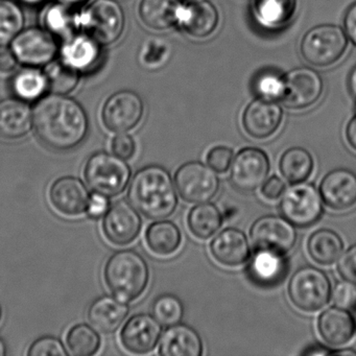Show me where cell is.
<instances>
[{
    "mask_svg": "<svg viewBox=\"0 0 356 356\" xmlns=\"http://www.w3.org/2000/svg\"><path fill=\"white\" fill-rule=\"evenodd\" d=\"M33 126L38 138L49 149L70 151L88 133V118L82 106L62 95L43 97L33 112Z\"/></svg>",
    "mask_w": 356,
    "mask_h": 356,
    "instance_id": "cell-1",
    "label": "cell"
},
{
    "mask_svg": "<svg viewBox=\"0 0 356 356\" xmlns=\"http://www.w3.org/2000/svg\"><path fill=\"white\" fill-rule=\"evenodd\" d=\"M131 205L149 220H163L176 211L178 195L170 172L159 165L138 170L128 189Z\"/></svg>",
    "mask_w": 356,
    "mask_h": 356,
    "instance_id": "cell-2",
    "label": "cell"
},
{
    "mask_svg": "<svg viewBox=\"0 0 356 356\" xmlns=\"http://www.w3.org/2000/svg\"><path fill=\"white\" fill-rule=\"evenodd\" d=\"M104 277L114 297L128 303L140 297L147 289L149 268L140 254L124 250L108 259Z\"/></svg>",
    "mask_w": 356,
    "mask_h": 356,
    "instance_id": "cell-3",
    "label": "cell"
},
{
    "mask_svg": "<svg viewBox=\"0 0 356 356\" xmlns=\"http://www.w3.org/2000/svg\"><path fill=\"white\" fill-rule=\"evenodd\" d=\"M291 303L305 312H316L329 303L332 285L326 273L314 266H303L293 273L287 285Z\"/></svg>",
    "mask_w": 356,
    "mask_h": 356,
    "instance_id": "cell-4",
    "label": "cell"
},
{
    "mask_svg": "<svg viewBox=\"0 0 356 356\" xmlns=\"http://www.w3.org/2000/svg\"><path fill=\"white\" fill-rule=\"evenodd\" d=\"M348 47L345 31L334 24L314 26L301 41L302 57L316 67H328L337 63Z\"/></svg>",
    "mask_w": 356,
    "mask_h": 356,
    "instance_id": "cell-5",
    "label": "cell"
},
{
    "mask_svg": "<svg viewBox=\"0 0 356 356\" xmlns=\"http://www.w3.org/2000/svg\"><path fill=\"white\" fill-rule=\"evenodd\" d=\"M85 180L95 193L116 197L128 186L131 170L126 160L111 154H95L85 165Z\"/></svg>",
    "mask_w": 356,
    "mask_h": 356,
    "instance_id": "cell-6",
    "label": "cell"
},
{
    "mask_svg": "<svg viewBox=\"0 0 356 356\" xmlns=\"http://www.w3.org/2000/svg\"><path fill=\"white\" fill-rule=\"evenodd\" d=\"M80 30L97 39L101 44L115 42L124 33L126 16L115 0H95L79 13Z\"/></svg>",
    "mask_w": 356,
    "mask_h": 356,
    "instance_id": "cell-7",
    "label": "cell"
},
{
    "mask_svg": "<svg viewBox=\"0 0 356 356\" xmlns=\"http://www.w3.org/2000/svg\"><path fill=\"white\" fill-rule=\"evenodd\" d=\"M279 209L295 227L308 228L318 222L324 212L320 191L312 184L297 183L285 189Z\"/></svg>",
    "mask_w": 356,
    "mask_h": 356,
    "instance_id": "cell-8",
    "label": "cell"
},
{
    "mask_svg": "<svg viewBox=\"0 0 356 356\" xmlns=\"http://www.w3.org/2000/svg\"><path fill=\"white\" fill-rule=\"evenodd\" d=\"M175 185L187 203L209 202L220 191V179L216 170L199 161L183 164L175 174Z\"/></svg>",
    "mask_w": 356,
    "mask_h": 356,
    "instance_id": "cell-9",
    "label": "cell"
},
{
    "mask_svg": "<svg viewBox=\"0 0 356 356\" xmlns=\"http://www.w3.org/2000/svg\"><path fill=\"white\" fill-rule=\"evenodd\" d=\"M18 62L31 67L47 65L57 57V41L49 31L30 28L18 33L11 43Z\"/></svg>",
    "mask_w": 356,
    "mask_h": 356,
    "instance_id": "cell-10",
    "label": "cell"
},
{
    "mask_svg": "<svg viewBox=\"0 0 356 356\" xmlns=\"http://www.w3.org/2000/svg\"><path fill=\"white\" fill-rule=\"evenodd\" d=\"M270 172V160L266 152L257 147H245L233 158L230 181L243 193H253L264 185Z\"/></svg>",
    "mask_w": 356,
    "mask_h": 356,
    "instance_id": "cell-11",
    "label": "cell"
},
{
    "mask_svg": "<svg viewBox=\"0 0 356 356\" xmlns=\"http://www.w3.org/2000/svg\"><path fill=\"white\" fill-rule=\"evenodd\" d=\"M252 243L257 249H268L286 254L295 248L297 231L291 222L278 216H264L258 218L251 230Z\"/></svg>",
    "mask_w": 356,
    "mask_h": 356,
    "instance_id": "cell-12",
    "label": "cell"
},
{
    "mask_svg": "<svg viewBox=\"0 0 356 356\" xmlns=\"http://www.w3.org/2000/svg\"><path fill=\"white\" fill-rule=\"evenodd\" d=\"M145 106L134 91L122 90L110 97L104 105L102 120L108 130L124 133L132 130L143 120Z\"/></svg>",
    "mask_w": 356,
    "mask_h": 356,
    "instance_id": "cell-13",
    "label": "cell"
},
{
    "mask_svg": "<svg viewBox=\"0 0 356 356\" xmlns=\"http://www.w3.org/2000/svg\"><path fill=\"white\" fill-rule=\"evenodd\" d=\"M324 83L316 70L299 67L285 76V92L281 101L289 109L302 110L320 99Z\"/></svg>",
    "mask_w": 356,
    "mask_h": 356,
    "instance_id": "cell-14",
    "label": "cell"
},
{
    "mask_svg": "<svg viewBox=\"0 0 356 356\" xmlns=\"http://www.w3.org/2000/svg\"><path fill=\"white\" fill-rule=\"evenodd\" d=\"M141 227L138 211L126 201L114 203L103 220L104 234L115 245H130L138 236Z\"/></svg>",
    "mask_w": 356,
    "mask_h": 356,
    "instance_id": "cell-15",
    "label": "cell"
},
{
    "mask_svg": "<svg viewBox=\"0 0 356 356\" xmlns=\"http://www.w3.org/2000/svg\"><path fill=\"white\" fill-rule=\"evenodd\" d=\"M283 120L282 108L276 101L257 99L245 107L243 127L252 138L266 139L273 136Z\"/></svg>",
    "mask_w": 356,
    "mask_h": 356,
    "instance_id": "cell-16",
    "label": "cell"
},
{
    "mask_svg": "<svg viewBox=\"0 0 356 356\" xmlns=\"http://www.w3.org/2000/svg\"><path fill=\"white\" fill-rule=\"evenodd\" d=\"M327 207L345 211L356 205V175L346 168L331 170L322 179L318 187Z\"/></svg>",
    "mask_w": 356,
    "mask_h": 356,
    "instance_id": "cell-17",
    "label": "cell"
},
{
    "mask_svg": "<svg viewBox=\"0 0 356 356\" xmlns=\"http://www.w3.org/2000/svg\"><path fill=\"white\" fill-rule=\"evenodd\" d=\"M162 325L151 314L132 316L120 332V341L128 351L145 354L153 351L159 343Z\"/></svg>",
    "mask_w": 356,
    "mask_h": 356,
    "instance_id": "cell-18",
    "label": "cell"
},
{
    "mask_svg": "<svg viewBox=\"0 0 356 356\" xmlns=\"http://www.w3.org/2000/svg\"><path fill=\"white\" fill-rule=\"evenodd\" d=\"M89 200L88 189L82 181L74 177L58 179L49 189V201L53 207L59 213L70 218L87 212Z\"/></svg>",
    "mask_w": 356,
    "mask_h": 356,
    "instance_id": "cell-19",
    "label": "cell"
},
{
    "mask_svg": "<svg viewBox=\"0 0 356 356\" xmlns=\"http://www.w3.org/2000/svg\"><path fill=\"white\" fill-rule=\"evenodd\" d=\"M177 26L189 36L206 38L218 28V10L208 0H185Z\"/></svg>",
    "mask_w": 356,
    "mask_h": 356,
    "instance_id": "cell-20",
    "label": "cell"
},
{
    "mask_svg": "<svg viewBox=\"0 0 356 356\" xmlns=\"http://www.w3.org/2000/svg\"><path fill=\"white\" fill-rule=\"evenodd\" d=\"M289 272V262L284 254L268 249H257L250 257L247 274L254 284L274 287L280 284Z\"/></svg>",
    "mask_w": 356,
    "mask_h": 356,
    "instance_id": "cell-21",
    "label": "cell"
},
{
    "mask_svg": "<svg viewBox=\"0 0 356 356\" xmlns=\"http://www.w3.org/2000/svg\"><path fill=\"white\" fill-rule=\"evenodd\" d=\"M212 257L225 266H241L251 257V245L243 231L227 228L220 231L210 243Z\"/></svg>",
    "mask_w": 356,
    "mask_h": 356,
    "instance_id": "cell-22",
    "label": "cell"
},
{
    "mask_svg": "<svg viewBox=\"0 0 356 356\" xmlns=\"http://www.w3.org/2000/svg\"><path fill=\"white\" fill-rule=\"evenodd\" d=\"M61 61L76 72H89L99 65L102 57L101 43L87 33H76L66 39L62 47Z\"/></svg>",
    "mask_w": 356,
    "mask_h": 356,
    "instance_id": "cell-23",
    "label": "cell"
},
{
    "mask_svg": "<svg viewBox=\"0 0 356 356\" xmlns=\"http://www.w3.org/2000/svg\"><path fill=\"white\" fill-rule=\"evenodd\" d=\"M318 331L328 345L341 347L353 339L356 323L347 309L329 307L318 316Z\"/></svg>",
    "mask_w": 356,
    "mask_h": 356,
    "instance_id": "cell-24",
    "label": "cell"
},
{
    "mask_svg": "<svg viewBox=\"0 0 356 356\" xmlns=\"http://www.w3.org/2000/svg\"><path fill=\"white\" fill-rule=\"evenodd\" d=\"M159 354L163 356H201L203 341L193 327L179 323L168 327L162 333Z\"/></svg>",
    "mask_w": 356,
    "mask_h": 356,
    "instance_id": "cell-25",
    "label": "cell"
},
{
    "mask_svg": "<svg viewBox=\"0 0 356 356\" xmlns=\"http://www.w3.org/2000/svg\"><path fill=\"white\" fill-rule=\"evenodd\" d=\"M33 126L30 107L20 99L0 101V138L16 140L26 136Z\"/></svg>",
    "mask_w": 356,
    "mask_h": 356,
    "instance_id": "cell-26",
    "label": "cell"
},
{
    "mask_svg": "<svg viewBox=\"0 0 356 356\" xmlns=\"http://www.w3.org/2000/svg\"><path fill=\"white\" fill-rule=\"evenodd\" d=\"M297 0H252L251 12L258 26L266 31L282 30L295 16Z\"/></svg>",
    "mask_w": 356,
    "mask_h": 356,
    "instance_id": "cell-27",
    "label": "cell"
},
{
    "mask_svg": "<svg viewBox=\"0 0 356 356\" xmlns=\"http://www.w3.org/2000/svg\"><path fill=\"white\" fill-rule=\"evenodd\" d=\"M128 314L129 307L124 302L115 297L103 296L91 304L87 318L95 330L112 333L120 328Z\"/></svg>",
    "mask_w": 356,
    "mask_h": 356,
    "instance_id": "cell-28",
    "label": "cell"
},
{
    "mask_svg": "<svg viewBox=\"0 0 356 356\" xmlns=\"http://www.w3.org/2000/svg\"><path fill=\"white\" fill-rule=\"evenodd\" d=\"M181 7L180 0H141L139 16L149 29L168 30L178 24Z\"/></svg>",
    "mask_w": 356,
    "mask_h": 356,
    "instance_id": "cell-29",
    "label": "cell"
},
{
    "mask_svg": "<svg viewBox=\"0 0 356 356\" xmlns=\"http://www.w3.org/2000/svg\"><path fill=\"white\" fill-rule=\"evenodd\" d=\"M145 243L154 254L162 257L172 255L182 243V233L170 220H157L145 232Z\"/></svg>",
    "mask_w": 356,
    "mask_h": 356,
    "instance_id": "cell-30",
    "label": "cell"
},
{
    "mask_svg": "<svg viewBox=\"0 0 356 356\" xmlns=\"http://www.w3.org/2000/svg\"><path fill=\"white\" fill-rule=\"evenodd\" d=\"M343 239L331 229L314 231L307 241V252L312 259L322 266H331L341 257Z\"/></svg>",
    "mask_w": 356,
    "mask_h": 356,
    "instance_id": "cell-31",
    "label": "cell"
},
{
    "mask_svg": "<svg viewBox=\"0 0 356 356\" xmlns=\"http://www.w3.org/2000/svg\"><path fill=\"white\" fill-rule=\"evenodd\" d=\"M187 225L193 236L209 239L222 225V214L214 204L205 202L191 208L187 216Z\"/></svg>",
    "mask_w": 356,
    "mask_h": 356,
    "instance_id": "cell-32",
    "label": "cell"
},
{
    "mask_svg": "<svg viewBox=\"0 0 356 356\" xmlns=\"http://www.w3.org/2000/svg\"><path fill=\"white\" fill-rule=\"evenodd\" d=\"M314 168V158L304 147H293L286 149L279 161L281 175L291 184L305 182Z\"/></svg>",
    "mask_w": 356,
    "mask_h": 356,
    "instance_id": "cell-33",
    "label": "cell"
},
{
    "mask_svg": "<svg viewBox=\"0 0 356 356\" xmlns=\"http://www.w3.org/2000/svg\"><path fill=\"white\" fill-rule=\"evenodd\" d=\"M44 22L47 31L64 40L74 36L80 30L78 12L66 3L51 6L45 13Z\"/></svg>",
    "mask_w": 356,
    "mask_h": 356,
    "instance_id": "cell-34",
    "label": "cell"
},
{
    "mask_svg": "<svg viewBox=\"0 0 356 356\" xmlns=\"http://www.w3.org/2000/svg\"><path fill=\"white\" fill-rule=\"evenodd\" d=\"M12 88L18 99L22 101H35L49 90V82L45 72L37 68L29 67L14 76Z\"/></svg>",
    "mask_w": 356,
    "mask_h": 356,
    "instance_id": "cell-35",
    "label": "cell"
},
{
    "mask_svg": "<svg viewBox=\"0 0 356 356\" xmlns=\"http://www.w3.org/2000/svg\"><path fill=\"white\" fill-rule=\"evenodd\" d=\"M49 89L55 95H66L74 90L80 81V72L60 60L51 62L45 68Z\"/></svg>",
    "mask_w": 356,
    "mask_h": 356,
    "instance_id": "cell-36",
    "label": "cell"
},
{
    "mask_svg": "<svg viewBox=\"0 0 356 356\" xmlns=\"http://www.w3.org/2000/svg\"><path fill=\"white\" fill-rule=\"evenodd\" d=\"M252 89L260 99L281 101L285 92V76L278 70H260L252 81Z\"/></svg>",
    "mask_w": 356,
    "mask_h": 356,
    "instance_id": "cell-37",
    "label": "cell"
},
{
    "mask_svg": "<svg viewBox=\"0 0 356 356\" xmlns=\"http://www.w3.org/2000/svg\"><path fill=\"white\" fill-rule=\"evenodd\" d=\"M66 343L72 355L90 356L99 350L101 339L93 327L79 324L70 329Z\"/></svg>",
    "mask_w": 356,
    "mask_h": 356,
    "instance_id": "cell-38",
    "label": "cell"
},
{
    "mask_svg": "<svg viewBox=\"0 0 356 356\" xmlns=\"http://www.w3.org/2000/svg\"><path fill=\"white\" fill-rule=\"evenodd\" d=\"M24 16L12 0H0V44L13 40L24 28Z\"/></svg>",
    "mask_w": 356,
    "mask_h": 356,
    "instance_id": "cell-39",
    "label": "cell"
},
{
    "mask_svg": "<svg viewBox=\"0 0 356 356\" xmlns=\"http://www.w3.org/2000/svg\"><path fill=\"white\" fill-rule=\"evenodd\" d=\"M152 316L162 325L170 327L179 324L184 316V305L176 296H159L152 306Z\"/></svg>",
    "mask_w": 356,
    "mask_h": 356,
    "instance_id": "cell-40",
    "label": "cell"
},
{
    "mask_svg": "<svg viewBox=\"0 0 356 356\" xmlns=\"http://www.w3.org/2000/svg\"><path fill=\"white\" fill-rule=\"evenodd\" d=\"M333 303L337 307L352 310L356 308V284L350 281H339L332 289Z\"/></svg>",
    "mask_w": 356,
    "mask_h": 356,
    "instance_id": "cell-41",
    "label": "cell"
},
{
    "mask_svg": "<svg viewBox=\"0 0 356 356\" xmlns=\"http://www.w3.org/2000/svg\"><path fill=\"white\" fill-rule=\"evenodd\" d=\"M28 354L31 356H65L67 352L59 339L44 337L32 343Z\"/></svg>",
    "mask_w": 356,
    "mask_h": 356,
    "instance_id": "cell-42",
    "label": "cell"
},
{
    "mask_svg": "<svg viewBox=\"0 0 356 356\" xmlns=\"http://www.w3.org/2000/svg\"><path fill=\"white\" fill-rule=\"evenodd\" d=\"M234 153L233 149L225 145L212 147L207 154V164L218 174H225L230 168Z\"/></svg>",
    "mask_w": 356,
    "mask_h": 356,
    "instance_id": "cell-43",
    "label": "cell"
},
{
    "mask_svg": "<svg viewBox=\"0 0 356 356\" xmlns=\"http://www.w3.org/2000/svg\"><path fill=\"white\" fill-rule=\"evenodd\" d=\"M337 272L343 280L356 284V243L339 258Z\"/></svg>",
    "mask_w": 356,
    "mask_h": 356,
    "instance_id": "cell-44",
    "label": "cell"
},
{
    "mask_svg": "<svg viewBox=\"0 0 356 356\" xmlns=\"http://www.w3.org/2000/svg\"><path fill=\"white\" fill-rule=\"evenodd\" d=\"M111 149L114 155L124 160L131 159L136 152L134 139L130 135L120 133L114 137L111 143Z\"/></svg>",
    "mask_w": 356,
    "mask_h": 356,
    "instance_id": "cell-45",
    "label": "cell"
},
{
    "mask_svg": "<svg viewBox=\"0 0 356 356\" xmlns=\"http://www.w3.org/2000/svg\"><path fill=\"white\" fill-rule=\"evenodd\" d=\"M285 191V183L277 176L270 177L262 185L261 193L266 199L276 201L282 197Z\"/></svg>",
    "mask_w": 356,
    "mask_h": 356,
    "instance_id": "cell-46",
    "label": "cell"
},
{
    "mask_svg": "<svg viewBox=\"0 0 356 356\" xmlns=\"http://www.w3.org/2000/svg\"><path fill=\"white\" fill-rule=\"evenodd\" d=\"M108 210H109L108 197L97 193L91 195L90 200H89L88 208H87L89 216H92V218H101L102 216L107 213Z\"/></svg>",
    "mask_w": 356,
    "mask_h": 356,
    "instance_id": "cell-47",
    "label": "cell"
},
{
    "mask_svg": "<svg viewBox=\"0 0 356 356\" xmlns=\"http://www.w3.org/2000/svg\"><path fill=\"white\" fill-rule=\"evenodd\" d=\"M18 60L11 47L0 44V72L8 74L13 72L17 66Z\"/></svg>",
    "mask_w": 356,
    "mask_h": 356,
    "instance_id": "cell-48",
    "label": "cell"
},
{
    "mask_svg": "<svg viewBox=\"0 0 356 356\" xmlns=\"http://www.w3.org/2000/svg\"><path fill=\"white\" fill-rule=\"evenodd\" d=\"M343 31L348 39L356 47V1L346 11L343 16Z\"/></svg>",
    "mask_w": 356,
    "mask_h": 356,
    "instance_id": "cell-49",
    "label": "cell"
},
{
    "mask_svg": "<svg viewBox=\"0 0 356 356\" xmlns=\"http://www.w3.org/2000/svg\"><path fill=\"white\" fill-rule=\"evenodd\" d=\"M346 139L350 147L356 151V114L348 122L346 127Z\"/></svg>",
    "mask_w": 356,
    "mask_h": 356,
    "instance_id": "cell-50",
    "label": "cell"
},
{
    "mask_svg": "<svg viewBox=\"0 0 356 356\" xmlns=\"http://www.w3.org/2000/svg\"><path fill=\"white\" fill-rule=\"evenodd\" d=\"M303 355H332V350L326 349L323 346L308 347L305 351L302 352Z\"/></svg>",
    "mask_w": 356,
    "mask_h": 356,
    "instance_id": "cell-51",
    "label": "cell"
},
{
    "mask_svg": "<svg viewBox=\"0 0 356 356\" xmlns=\"http://www.w3.org/2000/svg\"><path fill=\"white\" fill-rule=\"evenodd\" d=\"M348 86H349L350 92L356 99V65L351 70L348 79Z\"/></svg>",
    "mask_w": 356,
    "mask_h": 356,
    "instance_id": "cell-52",
    "label": "cell"
},
{
    "mask_svg": "<svg viewBox=\"0 0 356 356\" xmlns=\"http://www.w3.org/2000/svg\"><path fill=\"white\" fill-rule=\"evenodd\" d=\"M332 355L356 356V351L353 349L332 350Z\"/></svg>",
    "mask_w": 356,
    "mask_h": 356,
    "instance_id": "cell-53",
    "label": "cell"
},
{
    "mask_svg": "<svg viewBox=\"0 0 356 356\" xmlns=\"http://www.w3.org/2000/svg\"><path fill=\"white\" fill-rule=\"evenodd\" d=\"M62 1H63V3L74 8L76 6L83 5V3H86L88 0H62Z\"/></svg>",
    "mask_w": 356,
    "mask_h": 356,
    "instance_id": "cell-54",
    "label": "cell"
},
{
    "mask_svg": "<svg viewBox=\"0 0 356 356\" xmlns=\"http://www.w3.org/2000/svg\"><path fill=\"white\" fill-rule=\"evenodd\" d=\"M22 1L26 3V5L36 6L44 3L45 0H22Z\"/></svg>",
    "mask_w": 356,
    "mask_h": 356,
    "instance_id": "cell-55",
    "label": "cell"
},
{
    "mask_svg": "<svg viewBox=\"0 0 356 356\" xmlns=\"http://www.w3.org/2000/svg\"><path fill=\"white\" fill-rule=\"evenodd\" d=\"M7 351H6V345L3 343V339H0V356L6 355Z\"/></svg>",
    "mask_w": 356,
    "mask_h": 356,
    "instance_id": "cell-56",
    "label": "cell"
},
{
    "mask_svg": "<svg viewBox=\"0 0 356 356\" xmlns=\"http://www.w3.org/2000/svg\"><path fill=\"white\" fill-rule=\"evenodd\" d=\"M0 318H1V306H0Z\"/></svg>",
    "mask_w": 356,
    "mask_h": 356,
    "instance_id": "cell-57",
    "label": "cell"
}]
</instances>
